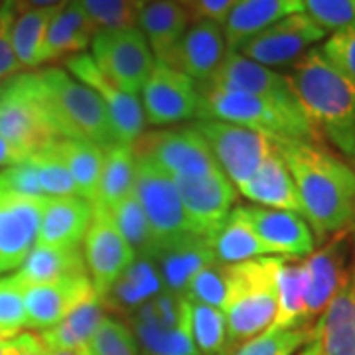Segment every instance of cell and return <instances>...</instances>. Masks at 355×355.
<instances>
[{"instance_id":"27","label":"cell","mask_w":355,"mask_h":355,"mask_svg":"<svg viewBox=\"0 0 355 355\" xmlns=\"http://www.w3.org/2000/svg\"><path fill=\"white\" fill-rule=\"evenodd\" d=\"M97 28L77 0L64 2L51 16L44 40V64L62 62L85 53Z\"/></svg>"},{"instance_id":"32","label":"cell","mask_w":355,"mask_h":355,"mask_svg":"<svg viewBox=\"0 0 355 355\" xmlns=\"http://www.w3.org/2000/svg\"><path fill=\"white\" fill-rule=\"evenodd\" d=\"M306 288H308V275L302 259H280L277 270V292H279V306L277 316L270 328L277 330H291V328H304L306 324Z\"/></svg>"},{"instance_id":"22","label":"cell","mask_w":355,"mask_h":355,"mask_svg":"<svg viewBox=\"0 0 355 355\" xmlns=\"http://www.w3.org/2000/svg\"><path fill=\"white\" fill-rule=\"evenodd\" d=\"M306 347L310 355H355V270L314 322Z\"/></svg>"},{"instance_id":"39","label":"cell","mask_w":355,"mask_h":355,"mask_svg":"<svg viewBox=\"0 0 355 355\" xmlns=\"http://www.w3.org/2000/svg\"><path fill=\"white\" fill-rule=\"evenodd\" d=\"M60 140V139H58ZM55 140V142H58ZM51 142L50 146L42 148L38 153L30 154V162L36 168L40 188L46 198H62V196H79L76 182L65 166L58 144Z\"/></svg>"},{"instance_id":"44","label":"cell","mask_w":355,"mask_h":355,"mask_svg":"<svg viewBox=\"0 0 355 355\" xmlns=\"http://www.w3.org/2000/svg\"><path fill=\"white\" fill-rule=\"evenodd\" d=\"M87 347L91 355H140L132 330L125 322L111 316H105Z\"/></svg>"},{"instance_id":"5","label":"cell","mask_w":355,"mask_h":355,"mask_svg":"<svg viewBox=\"0 0 355 355\" xmlns=\"http://www.w3.org/2000/svg\"><path fill=\"white\" fill-rule=\"evenodd\" d=\"M282 257H261L229 265L227 354L266 331L277 316V270Z\"/></svg>"},{"instance_id":"17","label":"cell","mask_w":355,"mask_h":355,"mask_svg":"<svg viewBox=\"0 0 355 355\" xmlns=\"http://www.w3.org/2000/svg\"><path fill=\"white\" fill-rule=\"evenodd\" d=\"M65 67L69 76H73L77 81L87 85L107 107L119 144L130 146L139 139L144 132V123H146L139 97H132L116 87L97 67L89 53H79L65 60Z\"/></svg>"},{"instance_id":"14","label":"cell","mask_w":355,"mask_h":355,"mask_svg":"<svg viewBox=\"0 0 355 355\" xmlns=\"http://www.w3.org/2000/svg\"><path fill=\"white\" fill-rule=\"evenodd\" d=\"M172 180L196 235L209 239L231 214L237 200L235 186L221 168L200 176H178Z\"/></svg>"},{"instance_id":"18","label":"cell","mask_w":355,"mask_h":355,"mask_svg":"<svg viewBox=\"0 0 355 355\" xmlns=\"http://www.w3.org/2000/svg\"><path fill=\"white\" fill-rule=\"evenodd\" d=\"M93 296L97 294L87 272L55 282H24L26 328L38 331L50 330Z\"/></svg>"},{"instance_id":"52","label":"cell","mask_w":355,"mask_h":355,"mask_svg":"<svg viewBox=\"0 0 355 355\" xmlns=\"http://www.w3.org/2000/svg\"><path fill=\"white\" fill-rule=\"evenodd\" d=\"M26 331H22L20 336L10 338V340H0V355H20L22 347H24Z\"/></svg>"},{"instance_id":"59","label":"cell","mask_w":355,"mask_h":355,"mask_svg":"<svg viewBox=\"0 0 355 355\" xmlns=\"http://www.w3.org/2000/svg\"><path fill=\"white\" fill-rule=\"evenodd\" d=\"M221 355H229V354H221Z\"/></svg>"},{"instance_id":"56","label":"cell","mask_w":355,"mask_h":355,"mask_svg":"<svg viewBox=\"0 0 355 355\" xmlns=\"http://www.w3.org/2000/svg\"><path fill=\"white\" fill-rule=\"evenodd\" d=\"M176 2H180L182 6H186V8H190V4H191V0H176Z\"/></svg>"},{"instance_id":"2","label":"cell","mask_w":355,"mask_h":355,"mask_svg":"<svg viewBox=\"0 0 355 355\" xmlns=\"http://www.w3.org/2000/svg\"><path fill=\"white\" fill-rule=\"evenodd\" d=\"M286 79L320 137L330 140L355 168V81L312 48L291 65Z\"/></svg>"},{"instance_id":"11","label":"cell","mask_w":355,"mask_h":355,"mask_svg":"<svg viewBox=\"0 0 355 355\" xmlns=\"http://www.w3.org/2000/svg\"><path fill=\"white\" fill-rule=\"evenodd\" d=\"M130 148L135 156L148 158L172 178L200 176L219 170L207 142L191 125L178 130L142 132Z\"/></svg>"},{"instance_id":"9","label":"cell","mask_w":355,"mask_h":355,"mask_svg":"<svg viewBox=\"0 0 355 355\" xmlns=\"http://www.w3.org/2000/svg\"><path fill=\"white\" fill-rule=\"evenodd\" d=\"M91 58L116 87L132 97H139L156 64L139 28L97 32L91 40Z\"/></svg>"},{"instance_id":"38","label":"cell","mask_w":355,"mask_h":355,"mask_svg":"<svg viewBox=\"0 0 355 355\" xmlns=\"http://www.w3.org/2000/svg\"><path fill=\"white\" fill-rule=\"evenodd\" d=\"M188 300V298H186ZM191 338L200 355L227 354V320L214 306L188 300Z\"/></svg>"},{"instance_id":"58","label":"cell","mask_w":355,"mask_h":355,"mask_svg":"<svg viewBox=\"0 0 355 355\" xmlns=\"http://www.w3.org/2000/svg\"><path fill=\"white\" fill-rule=\"evenodd\" d=\"M2 2H4V0H0V4H2Z\"/></svg>"},{"instance_id":"7","label":"cell","mask_w":355,"mask_h":355,"mask_svg":"<svg viewBox=\"0 0 355 355\" xmlns=\"http://www.w3.org/2000/svg\"><path fill=\"white\" fill-rule=\"evenodd\" d=\"M135 196L156 235L158 249L196 235L172 176L142 156H135Z\"/></svg>"},{"instance_id":"24","label":"cell","mask_w":355,"mask_h":355,"mask_svg":"<svg viewBox=\"0 0 355 355\" xmlns=\"http://www.w3.org/2000/svg\"><path fill=\"white\" fill-rule=\"evenodd\" d=\"M191 14L176 0H146L139 16V30L150 46L154 60L166 64L190 28Z\"/></svg>"},{"instance_id":"55","label":"cell","mask_w":355,"mask_h":355,"mask_svg":"<svg viewBox=\"0 0 355 355\" xmlns=\"http://www.w3.org/2000/svg\"><path fill=\"white\" fill-rule=\"evenodd\" d=\"M349 235H352V245H354V270H355V223L349 227Z\"/></svg>"},{"instance_id":"54","label":"cell","mask_w":355,"mask_h":355,"mask_svg":"<svg viewBox=\"0 0 355 355\" xmlns=\"http://www.w3.org/2000/svg\"><path fill=\"white\" fill-rule=\"evenodd\" d=\"M48 355H91L89 347H69V349H48Z\"/></svg>"},{"instance_id":"53","label":"cell","mask_w":355,"mask_h":355,"mask_svg":"<svg viewBox=\"0 0 355 355\" xmlns=\"http://www.w3.org/2000/svg\"><path fill=\"white\" fill-rule=\"evenodd\" d=\"M16 2H20L26 8H55L67 0H16Z\"/></svg>"},{"instance_id":"28","label":"cell","mask_w":355,"mask_h":355,"mask_svg":"<svg viewBox=\"0 0 355 355\" xmlns=\"http://www.w3.org/2000/svg\"><path fill=\"white\" fill-rule=\"evenodd\" d=\"M304 12L302 0H237L223 22L229 50L291 14Z\"/></svg>"},{"instance_id":"26","label":"cell","mask_w":355,"mask_h":355,"mask_svg":"<svg viewBox=\"0 0 355 355\" xmlns=\"http://www.w3.org/2000/svg\"><path fill=\"white\" fill-rule=\"evenodd\" d=\"M237 193L251 200L253 205L286 209V211H294V214L302 216V202H300V196L296 190V184H294L282 156L277 150V146L263 160V164L259 166L253 178Z\"/></svg>"},{"instance_id":"35","label":"cell","mask_w":355,"mask_h":355,"mask_svg":"<svg viewBox=\"0 0 355 355\" xmlns=\"http://www.w3.org/2000/svg\"><path fill=\"white\" fill-rule=\"evenodd\" d=\"M135 154L130 146L116 144L105 150L97 202L93 205H103L105 209L125 200L135 191Z\"/></svg>"},{"instance_id":"20","label":"cell","mask_w":355,"mask_h":355,"mask_svg":"<svg viewBox=\"0 0 355 355\" xmlns=\"http://www.w3.org/2000/svg\"><path fill=\"white\" fill-rule=\"evenodd\" d=\"M223 28L209 20H196L180 40L166 65L176 67L196 83H207L227 55Z\"/></svg>"},{"instance_id":"57","label":"cell","mask_w":355,"mask_h":355,"mask_svg":"<svg viewBox=\"0 0 355 355\" xmlns=\"http://www.w3.org/2000/svg\"><path fill=\"white\" fill-rule=\"evenodd\" d=\"M298 355H310V352H308V347H304V352H302V354H298Z\"/></svg>"},{"instance_id":"19","label":"cell","mask_w":355,"mask_h":355,"mask_svg":"<svg viewBox=\"0 0 355 355\" xmlns=\"http://www.w3.org/2000/svg\"><path fill=\"white\" fill-rule=\"evenodd\" d=\"M241 209L254 233L277 257L306 259L316 251V237L300 214L261 205H247Z\"/></svg>"},{"instance_id":"8","label":"cell","mask_w":355,"mask_h":355,"mask_svg":"<svg viewBox=\"0 0 355 355\" xmlns=\"http://www.w3.org/2000/svg\"><path fill=\"white\" fill-rule=\"evenodd\" d=\"M191 127L207 142L217 166L223 170V174L237 191L253 178L259 166L275 148L270 137L233 123L202 119Z\"/></svg>"},{"instance_id":"49","label":"cell","mask_w":355,"mask_h":355,"mask_svg":"<svg viewBox=\"0 0 355 355\" xmlns=\"http://www.w3.org/2000/svg\"><path fill=\"white\" fill-rule=\"evenodd\" d=\"M235 2L237 0H191L188 10L193 20H209V22L223 26Z\"/></svg>"},{"instance_id":"1","label":"cell","mask_w":355,"mask_h":355,"mask_svg":"<svg viewBox=\"0 0 355 355\" xmlns=\"http://www.w3.org/2000/svg\"><path fill=\"white\" fill-rule=\"evenodd\" d=\"M275 146L296 184L302 217L316 241L355 223V168L322 142L275 140Z\"/></svg>"},{"instance_id":"37","label":"cell","mask_w":355,"mask_h":355,"mask_svg":"<svg viewBox=\"0 0 355 355\" xmlns=\"http://www.w3.org/2000/svg\"><path fill=\"white\" fill-rule=\"evenodd\" d=\"M107 211L111 214L114 225L123 233L135 254L140 259H154V254L158 253V241L135 191L125 200L114 203Z\"/></svg>"},{"instance_id":"36","label":"cell","mask_w":355,"mask_h":355,"mask_svg":"<svg viewBox=\"0 0 355 355\" xmlns=\"http://www.w3.org/2000/svg\"><path fill=\"white\" fill-rule=\"evenodd\" d=\"M162 291H164L162 279L153 259L137 257L135 263L127 268V272L116 280V284L107 294V298L113 296L116 306L127 308V310H137L139 306L148 302Z\"/></svg>"},{"instance_id":"4","label":"cell","mask_w":355,"mask_h":355,"mask_svg":"<svg viewBox=\"0 0 355 355\" xmlns=\"http://www.w3.org/2000/svg\"><path fill=\"white\" fill-rule=\"evenodd\" d=\"M198 97L196 116L253 128L272 140L322 142L320 132L300 105H286L251 93L217 89L207 83H202L198 89Z\"/></svg>"},{"instance_id":"12","label":"cell","mask_w":355,"mask_h":355,"mask_svg":"<svg viewBox=\"0 0 355 355\" xmlns=\"http://www.w3.org/2000/svg\"><path fill=\"white\" fill-rule=\"evenodd\" d=\"M83 259L95 294L107 298L116 280L137 259L123 233L116 229L111 214L103 205H93V217L83 237Z\"/></svg>"},{"instance_id":"15","label":"cell","mask_w":355,"mask_h":355,"mask_svg":"<svg viewBox=\"0 0 355 355\" xmlns=\"http://www.w3.org/2000/svg\"><path fill=\"white\" fill-rule=\"evenodd\" d=\"M46 198H28L0 182V275L18 270L38 239Z\"/></svg>"},{"instance_id":"42","label":"cell","mask_w":355,"mask_h":355,"mask_svg":"<svg viewBox=\"0 0 355 355\" xmlns=\"http://www.w3.org/2000/svg\"><path fill=\"white\" fill-rule=\"evenodd\" d=\"M229 296V265L223 263H209L190 280L184 298L196 300L202 304L214 306L217 310H225Z\"/></svg>"},{"instance_id":"10","label":"cell","mask_w":355,"mask_h":355,"mask_svg":"<svg viewBox=\"0 0 355 355\" xmlns=\"http://www.w3.org/2000/svg\"><path fill=\"white\" fill-rule=\"evenodd\" d=\"M326 30L316 24L306 12H296L280 18L279 22L266 26L265 30L243 40L231 50L243 58L265 67H286L294 65L306 51H310L322 40Z\"/></svg>"},{"instance_id":"50","label":"cell","mask_w":355,"mask_h":355,"mask_svg":"<svg viewBox=\"0 0 355 355\" xmlns=\"http://www.w3.org/2000/svg\"><path fill=\"white\" fill-rule=\"evenodd\" d=\"M30 154L24 153L22 148H18L16 144H12L10 140L0 135V168H10V166L20 164Z\"/></svg>"},{"instance_id":"29","label":"cell","mask_w":355,"mask_h":355,"mask_svg":"<svg viewBox=\"0 0 355 355\" xmlns=\"http://www.w3.org/2000/svg\"><path fill=\"white\" fill-rule=\"evenodd\" d=\"M209 245L217 263L223 265H237L261 257H277L249 225L241 207L231 209L221 227L209 237Z\"/></svg>"},{"instance_id":"51","label":"cell","mask_w":355,"mask_h":355,"mask_svg":"<svg viewBox=\"0 0 355 355\" xmlns=\"http://www.w3.org/2000/svg\"><path fill=\"white\" fill-rule=\"evenodd\" d=\"M20 355H48V347L40 340V336L26 331L24 347H22Z\"/></svg>"},{"instance_id":"43","label":"cell","mask_w":355,"mask_h":355,"mask_svg":"<svg viewBox=\"0 0 355 355\" xmlns=\"http://www.w3.org/2000/svg\"><path fill=\"white\" fill-rule=\"evenodd\" d=\"M24 330V282L16 272L0 277V340L16 338Z\"/></svg>"},{"instance_id":"13","label":"cell","mask_w":355,"mask_h":355,"mask_svg":"<svg viewBox=\"0 0 355 355\" xmlns=\"http://www.w3.org/2000/svg\"><path fill=\"white\" fill-rule=\"evenodd\" d=\"M302 261L308 275L306 324L314 326L324 308L354 275V245L349 229L328 237L318 251Z\"/></svg>"},{"instance_id":"21","label":"cell","mask_w":355,"mask_h":355,"mask_svg":"<svg viewBox=\"0 0 355 355\" xmlns=\"http://www.w3.org/2000/svg\"><path fill=\"white\" fill-rule=\"evenodd\" d=\"M207 85L251 93V95H259V97L286 103V105H300L296 101L291 83L284 73H279L261 64H254L233 50L227 51L223 64L219 65L217 73L207 81Z\"/></svg>"},{"instance_id":"33","label":"cell","mask_w":355,"mask_h":355,"mask_svg":"<svg viewBox=\"0 0 355 355\" xmlns=\"http://www.w3.org/2000/svg\"><path fill=\"white\" fill-rule=\"evenodd\" d=\"M105 316H107V300L93 296L85 304H81L71 314H67L60 324H55L50 330L42 331L40 340L48 349L87 347Z\"/></svg>"},{"instance_id":"40","label":"cell","mask_w":355,"mask_h":355,"mask_svg":"<svg viewBox=\"0 0 355 355\" xmlns=\"http://www.w3.org/2000/svg\"><path fill=\"white\" fill-rule=\"evenodd\" d=\"M89 20L101 30L139 28V16L146 0H77Z\"/></svg>"},{"instance_id":"23","label":"cell","mask_w":355,"mask_h":355,"mask_svg":"<svg viewBox=\"0 0 355 355\" xmlns=\"http://www.w3.org/2000/svg\"><path fill=\"white\" fill-rule=\"evenodd\" d=\"M93 217V205L79 196L46 198L36 245L81 247Z\"/></svg>"},{"instance_id":"31","label":"cell","mask_w":355,"mask_h":355,"mask_svg":"<svg viewBox=\"0 0 355 355\" xmlns=\"http://www.w3.org/2000/svg\"><path fill=\"white\" fill-rule=\"evenodd\" d=\"M14 2L10 42L18 64L22 69H36L44 65V40L48 32L51 16L55 8H26L20 2Z\"/></svg>"},{"instance_id":"45","label":"cell","mask_w":355,"mask_h":355,"mask_svg":"<svg viewBox=\"0 0 355 355\" xmlns=\"http://www.w3.org/2000/svg\"><path fill=\"white\" fill-rule=\"evenodd\" d=\"M304 12L326 32L355 24V0H302Z\"/></svg>"},{"instance_id":"3","label":"cell","mask_w":355,"mask_h":355,"mask_svg":"<svg viewBox=\"0 0 355 355\" xmlns=\"http://www.w3.org/2000/svg\"><path fill=\"white\" fill-rule=\"evenodd\" d=\"M40 101L58 139L91 142L101 148L116 146L111 116L103 101L62 67L36 71Z\"/></svg>"},{"instance_id":"48","label":"cell","mask_w":355,"mask_h":355,"mask_svg":"<svg viewBox=\"0 0 355 355\" xmlns=\"http://www.w3.org/2000/svg\"><path fill=\"white\" fill-rule=\"evenodd\" d=\"M14 16V2L4 0L0 4V81L8 77L20 73V64L16 60L10 42V26H12Z\"/></svg>"},{"instance_id":"6","label":"cell","mask_w":355,"mask_h":355,"mask_svg":"<svg viewBox=\"0 0 355 355\" xmlns=\"http://www.w3.org/2000/svg\"><path fill=\"white\" fill-rule=\"evenodd\" d=\"M0 135L28 154L58 140L40 101L36 71L0 81Z\"/></svg>"},{"instance_id":"47","label":"cell","mask_w":355,"mask_h":355,"mask_svg":"<svg viewBox=\"0 0 355 355\" xmlns=\"http://www.w3.org/2000/svg\"><path fill=\"white\" fill-rule=\"evenodd\" d=\"M0 182L8 188V190L16 191L20 196H28V198H46L40 188L38 174L36 168L30 162V156L20 164L4 168L0 172Z\"/></svg>"},{"instance_id":"30","label":"cell","mask_w":355,"mask_h":355,"mask_svg":"<svg viewBox=\"0 0 355 355\" xmlns=\"http://www.w3.org/2000/svg\"><path fill=\"white\" fill-rule=\"evenodd\" d=\"M87 266L81 247H44L34 245L16 275L26 284L55 282L77 275H85Z\"/></svg>"},{"instance_id":"34","label":"cell","mask_w":355,"mask_h":355,"mask_svg":"<svg viewBox=\"0 0 355 355\" xmlns=\"http://www.w3.org/2000/svg\"><path fill=\"white\" fill-rule=\"evenodd\" d=\"M55 144H58V150L62 154L69 174L76 182L79 198L87 200L93 205L97 202L105 148L97 146V144H91V142L67 139H60Z\"/></svg>"},{"instance_id":"46","label":"cell","mask_w":355,"mask_h":355,"mask_svg":"<svg viewBox=\"0 0 355 355\" xmlns=\"http://www.w3.org/2000/svg\"><path fill=\"white\" fill-rule=\"evenodd\" d=\"M320 51L336 69L355 81V24L331 32Z\"/></svg>"},{"instance_id":"41","label":"cell","mask_w":355,"mask_h":355,"mask_svg":"<svg viewBox=\"0 0 355 355\" xmlns=\"http://www.w3.org/2000/svg\"><path fill=\"white\" fill-rule=\"evenodd\" d=\"M312 336V326L277 330L268 328L261 336L241 343L229 355H294L308 345Z\"/></svg>"},{"instance_id":"25","label":"cell","mask_w":355,"mask_h":355,"mask_svg":"<svg viewBox=\"0 0 355 355\" xmlns=\"http://www.w3.org/2000/svg\"><path fill=\"white\" fill-rule=\"evenodd\" d=\"M154 265L160 272L162 288L178 296H184L190 280L203 266L216 261L207 237L191 235L188 239L160 247L154 254Z\"/></svg>"},{"instance_id":"16","label":"cell","mask_w":355,"mask_h":355,"mask_svg":"<svg viewBox=\"0 0 355 355\" xmlns=\"http://www.w3.org/2000/svg\"><path fill=\"white\" fill-rule=\"evenodd\" d=\"M142 95L144 121L154 127H164L193 119L198 114V87L190 77L176 67L154 64L153 73L148 76Z\"/></svg>"}]
</instances>
